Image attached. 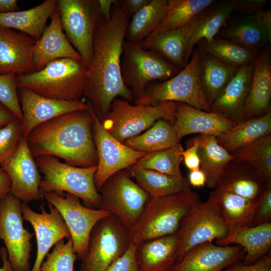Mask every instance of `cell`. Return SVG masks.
Here are the masks:
<instances>
[{"label":"cell","mask_w":271,"mask_h":271,"mask_svg":"<svg viewBox=\"0 0 271 271\" xmlns=\"http://www.w3.org/2000/svg\"><path fill=\"white\" fill-rule=\"evenodd\" d=\"M131 17L122 2L117 1L110 20L102 18L94 33L83 97L100 121L115 98L134 103L133 94L123 84L120 73L122 46Z\"/></svg>","instance_id":"6da1fadb"},{"label":"cell","mask_w":271,"mask_h":271,"mask_svg":"<svg viewBox=\"0 0 271 271\" xmlns=\"http://www.w3.org/2000/svg\"><path fill=\"white\" fill-rule=\"evenodd\" d=\"M92 122L88 109L68 112L40 124L26 138L32 156H52L78 167L97 166Z\"/></svg>","instance_id":"7a4b0ae2"},{"label":"cell","mask_w":271,"mask_h":271,"mask_svg":"<svg viewBox=\"0 0 271 271\" xmlns=\"http://www.w3.org/2000/svg\"><path fill=\"white\" fill-rule=\"evenodd\" d=\"M88 68L81 60L62 58L52 61L42 69L16 75L17 88H25L42 96L62 100L83 98Z\"/></svg>","instance_id":"3957f363"},{"label":"cell","mask_w":271,"mask_h":271,"mask_svg":"<svg viewBox=\"0 0 271 271\" xmlns=\"http://www.w3.org/2000/svg\"><path fill=\"white\" fill-rule=\"evenodd\" d=\"M200 201L199 194L191 189L150 199L129 230L131 241L139 244L176 233L183 219Z\"/></svg>","instance_id":"277c9868"},{"label":"cell","mask_w":271,"mask_h":271,"mask_svg":"<svg viewBox=\"0 0 271 271\" xmlns=\"http://www.w3.org/2000/svg\"><path fill=\"white\" fill-rule=\"evenodd\" d=\"M176 108V102L173 101L155 105L132 104L117 98L112 101L101 122L112 136L124 144L127 139L150 128L160 119L173 124Z\"/></svg>","instance_id":"5b68a950"},{"label":"cell","mask_w":271,"mask_h":271,"mask_svg":"<svg viewBox=\"0 0 271 271\" xmlns=\"http://www.w3.org/2000/svg\"><path fill=\"white\" fill-rule=\"evenodd\" d=\"M35 160L39 171L43 175L39 186L42 194L51 192L62 194L65 192L99 208L100 196L94 180L97 166H73L52 156H40Z\"/></svg>","instance_id":"8992f818"},{"label":"cell","mask_w":271,"mask_h":271,"mask_svg":"<svg viewBox=\"0 0 271 271\" xmlns=\"http://www.w3.org/2000/svg\"><path fill=\"white\" fill-rule=\"evenodd\" d=\"M200 58L199 50L193 51L188 63L177 74L162 82L149 86L134 104L155 105L163 101H173L211 111L200 82Z\"/></svg>","instance_id":"52a82bcc"},{"label":"cell","mask_w":271,"mask_h":271,"mask_svg":"<svg viewBox=\"0 0 271 271\" xmlns=\"http://www.w3.org/2000/svg\"><path fill=\"white\" fill-rule=\"evenodd\" d=\"M181 69L158 54L124 40L120 61L121 79L132 92L134 102L151 82L165 81Z\"/></svg>","instance_id":"ba28073f"},{"label":"cell","mask_w":271,"mask_h":271,"mask_svg":"<svg viewBox=\"0 0 271 271\" xmlns=\"http://www.w3.org/2000/svg\"><path fill=\"white\" fill-rule=\"evenodd\" d=\"M98 209L115 216L129 230L139 219L150 195L133 181L127 169L108 178L98 190Z\"/></svg>","instance_id":"9c48e42d"},{"label":"cell","mask_w":271,"mask_h":271,"mask_svg":"<svg viewBox=\"0 0 271 271\" xmlns=\"http://www.w3.org/2000/svg\"><path fill=\"white\" fill-rule=\"evenodd\" d=\"M57 4L65 34L88 68L94 33L103 18L97 0H58Z\"/></svg>","instance_id":"30bf717a"},{"label":"cell","mask_w":271,"mask_h":271,"mask_svg":"<svg viewBox=\"0 0 271 271\" xmlns=\"http://www.w3.org/2000/svg\"><path fill=\"white\" fill-rule=\"evenodd\" d=\"M131 239L129 230L114 216L100 220L92 228L88 251L81 259L80 271H105L127 250Z\"/></svg>","instance_id":"8fae6325"},{"label":"cell","mask_w":271,"mask_h":271,"mask_svg":"<svg viewBox=\"0 0 271 271\" xmlns=\"http://www.w3.org/2000/svg\"><path fill=\"white\" fill-rule=\"evenodd\" d=\"M21 201L11 192L0 199V239L14 271H31L30 259L34 234L25 229Z\"/></svg>","instance_id":"7c38bea8"},{"label":"cell","mask_w":271,"mask_h":271,"mask_svg":"<svg viewBox=\"0 0 271 271\" xmlns=\"http://www.w3.org/2000/svg\"><path fill=\"white\" fill-rule=\"evenodd\" d=\"M62 194L51 192L43 193L42 196L61 214L69 231L73 249L81 260L88 251L92 228L100 220L111 214L100 209L83 206L80 199L73 194Z\"/></svg>","instance_id":"4fadbf2b"},{"label":"cell","mask_w":271,"mask_h":271,"mask_svg":"<svg viewBox=\"0 0 271 271\" xmlns=\"http://www.w3.org/2000/svg\"><path fill=\"white\" fill-rule=\"evenodd\" d=\"M177 233L179 246L176 264L195 247L214 239H223L228 235L226 225L208 199L197 204L183 219Z\"/></svg>","instance_id":"5bb4252c"},{"label":"cell","mask_w":271,"mask_h":271,"mask_svg":"<svg viewBox=\"0 0 271 271\" xmlns=\"http://www.w3.org/2000/svg\"><path fill=\"white\" fill-rule=\"evenodd\" d=\"M88 106L93 119V137L98 159L94 180L98 191L111 176L130 167L148 153L134 150L115 139L103 127L90 105Z\"/></svg>","instance_id":"9a60e30c"},{"label":"cell","mask_w":271,"mask_h":271,"mask_svg":"<svg viewBox=\"0 0 271 271\" xmlns=\"http://www.w3.org/2000/svg\"><path fill=\"white\" fill-rule=\"evenodd\" d=\"M1 167L11 180V192L20 201L28 203L43 197L39 188L42 176L26 138L21 137L15 153Z\"/></svg>","instance_id":"2e32d148"},{"label":"cell","mask_w":271,"mask_h":271,"mask_svg":"<svg viewBox=\"0 0 271 271\" xmlns=\"http://www.w3.org/2000/svg\"><path fill=\"white\" fill-rule=\"evenodd\" d=\"M21 205L23 218L32 226L36 237L37 255L31 271H40L50 248L60 240L69 239L70 234L61 214L51 204L48 203L49 212L41 204V213L33 211L27 202H22Z\"/></svg>","instance_id":"e0dca14e"},{"label":"cell","mask_w":271,"mask_h":271,"mask_svg":"<svg viewBox=\"0 0 271 271\" xmlns=\"http://www.w3.org/2000/svg\"><path fill=\"white\" fill-rule=\"evenodd\" d=\"M22 114V136L26 138L40 124L62 114L88 109L84 101H68L48 98L25 88H18Z\"/></svg>","instance_id":"ac0fdd59"},{"label":"cell","mask_w":271,"mask_h":271,"mask_svg":"<svg viewBox=\"0 0 271 271\" xmlns=\"http://www.w3.org/2000/svg\"><path fill=\"white\" fill-rule=\"evenodd\" d=\"M244 255V249L239 245L221 246L207 242L192 249L170 271H221L241 261Z\"/></svg>","instance_id":"d6986e66"},{"label":"cell","mask_w":271,"mask_h":271,"mask_svg":"<svg viewBox=\"0 0 271 271\" xmlns=\"http://www.w3.org/2000/svg\"><path fill=\"white\" fill-rule=\"evenodd\" d=\"M36 42L25 33L0 26V75L35 72L33 52Z\"/></svg>","instance_id":"ffe728a7"},{"label":"cell","mask_w":271,"mask_h":271,"mask_svg":"<svg viewBox=\"0 0 271 271\" xmlns=\"http://www.w3.org/2000/svg\"><path fill=\"white\" fill-rule=\"evenodd\" d=\"M271 51L270 45L260 52L253 63L249 92L239 121L265 115L270 109Z\"/></svg>","instance_id":"44dd1931"},{"label":"cell","mask_w":271,"mask_h":271,"mask_svg":"<svg viewBox=\"0 0 271 271\" xmlns=\"http://www.w3.org/2000/svg\"><path fill=\"white\" fill-rule=\"evenodd\" d=\"M173 126L179 141L192 133L217 137L236 123L212 111L200 110L186 103L176 102Z\"/></svg>","instance_id":"7402d4cb"},{"label":"cell","mask_w":271,"mask_h":271,"mask_svg":"<svg viewBox=\"0 0 271 271\" xmlns=\"http://www.w3.org/2000/svg\"><path fill=\"white\" fill-rule=\"evenodd\" d=\"M51 22L46 27L33 52L35 71L42 69L50 62L62 58L81 60L80 54L67 38L60 22L57 7L51 16Z\"/></svg>","instance_id":"603a6c76"},{"label":"cell","mask_w":271,"mask_h":271,"mask_svg":"<svg viewBox=\"0 0 271 271\" xmlns=\"http://www.w3.org/2000/svg\"><path fill=\"white\" fill-rule=\"evenodd\" d=\"M208 199L227 228L228 235L223 239L243 228L250 227L257 201L244 198L217 186L209 193Z\"/></svg>","instance_id":"cb8c5ba5"},{"label":"cell","mask_w":271,"mask_h":271,"mask_svg":"<svg viewBox=\"0 0 271 271\" xmlns=\"http://www.w3.org/2000/svg\"><path fill=\"white\" fill-rule=\"evenodd\" d=\"M271 183L266 182L251 166L234 159L226 166L217 186L244 198L257 201Z\"/></svg>","instance_id":"d4e9b609"},{"label":"cell","mask_w":271,"mask_h":271,"mask_svg":"<svg viewBox=\"0 0 271 271\" xmlns=\"http://www.w3.org/2000/svg\"><path fill=\"white\" fill-rule=\"evenodd\" d=\"M203 12L184 26L149 36L137 45L182 69L186 66L185 51L187 39L201 20Z\"/></svg>","instance_id":"484cf974"},{"label":"cell","mask_w":271,"mask_h":271,"mask_svg":"<svg viewBox=\"0 0 271 271\" xmlns=\"http://www.w3.org/2000/svg\"><path fill=\"white\" fill-rule=\"evenodd\" d=\"M179 236L174 234L138 244L136 258L138 271H170L176 263Z\"/></svg>","instance_id":"4316f807"},{"label":"cell","mask_w":271,"mask_h":271,"mask_svg":"<svg viewBox=\"0 0 271 271\" xmlns=\"http://www.w3.org/2000/svg\"><path fill=\"white\" fill-rule=\"evenodd\" d=\"M253 63L238 68L212 104L211 111L236 123L239 122L250 88Z\"/></svg>","instance_id":"83f0119b"},{"label":"cell","mask_w":271,"mask_h":271,"mask_svg":"<svg viewBox=\"0 0 271 271\" xmlns=\"http://www.w3.org/2000/svg\"><path fill=\"white\" fill-rule=\"evenodd\" d=\"M233 10L228 1L214 2L203 13L202 18L190 34L185 47V62L188 63L194 47L200 42L215 38L231 17Z\"/></svg>","instance_id":"f1b7e54d"},{"label":"cell","mask_w":271,"mask_h":271,"mask_svg":"<svg viewBox=\"0 0 271 271\" xmlns=\"http://www.w3.org/2000/svg\"><path fill=\"white\" fill-rule=\"evenodd\" d=\"M215 244L221 246L234 244L242 246L245 250L243 263H253L270 253L271 222L243 228L228 238L216 240Z\"/></svg>","instance_id":"f546056e"},{"label":"cell","mask_w":271,"mask_h":271,"mask_svg":"<svg viewBox=\"0 0 271 271\" xmlns=\"http://www.w3.org/2000/svg\"><path fill=\"white\" fill-rule=\"evenodd\" d=\"M57 1L46 0L29 10L0 14V26L21 32L37 41L57 7Z\"/></svg>","instance_id":"4dcf8cb0"},{"label":"cell","mask_w":271,"mask_h":271,"mask_svg":"<svg viewBox=\"0 0 271 271\" xmlns=\"http://www.w3.org/2000/svg\"><path fill=\"white\" fill-rule=\"evenodd\" d=\"M269 134H271L270 109L262 116L237 122L216 138L218 144L231 153Z\"/></svg>","instance_id":"1f68e13d"},{"label":"cell","mask_w":271,"mask_h":271,"mask_svg":"<svg viewBox=\"0 0 271 271\" xmlns=\"http://www.w3.org/2000/svg\"><path fill=\"white\" fill-rule=\"evenodd\" d=\"M260 12L240 17L229 24L226 23L217 37L232 41L248 48L261 51L269 44L261 23Z\"/></svg>","instance_id":"d6a6232c"},{"label":"cell","mask_w":271,"mask_h":271,"mask_svg":"<svg viewBox=\"0 0 271 271\" xmlns=\"http://www.w3.org/2000/svg\"><path fill=\"white\" fill-rule=\"evenodd\" d=\"M194 138L198 145L200 169L206 175L207 186L213 189L233 157L218 144L214 136L199 134Z\"/></svg>","instance_id":"836d02e7"},{"label":"cell","mask_w":271,"mask_h":271,"mask_svg":"<svg viewBox=\"0 0 271 271\" xmlns=\"http://www.w3.org/2000/svg\"><path fill=\"white\" fill-rule=\"evenodd\" d=\"M200 53V82L206 99L211 107L239 67L225 63L210 54Z\"/></svg>","instance_id":"e575fe53"},{"label":"cell","mask_w":271,"mask_h":271,"mask_svg":"<svg viewBox=\"0 0 271 271\" xmlns=\"http://www.w3.org/2000/svg\"><path fill=\"white\" fill-rule=\"evenodd\" d=\"M127 169L131 178L148 193L151 199L191 189L188 180L184 176L176 177L151 170L131 167Z\"/></svg>","instance_id":"d590c367"},{"label":"cell","mask_w":271,"mask_h":271,"mask_svg":"<svg viewBox=\"0 0 271 271\" xmlns=\"http://www.w3.org/2000/svg\"><path fill=\"white\" fill-rule=\"evenodd\" d=\"M214 2L213 0H167L162 20L149 36L184 26Z\"/></svg>","instance_id":"8d00e7d4"},{"label":"cell","mask_w":271,"mask_h":271,"mask_svg":"<svg viewBox=\"0 0 271 271\" xmlns=\"http://www.w3.org/2000/svg\"><path fill=\"white\" fill-rule=\"evenodd\" d=\"M167 3V0H150L132 15L126 30L125 41L138 44L148 38L161 22Z\"/></svg>","instance_id":"74e56055"},{"label":"cell","mask_w":271,"mask_h":271,"mask_svg":"<svg viewBox=\"0 0 271 271\" xmlns=\"http://www.w3.org/2000/svg\"><path fill=\"white\" fill-rule=\"evenodd\" d=\"M197 45L200 52L237 67L253 63L261 51L217 36L209 42L201 41Z\"/></svg>","instance_id":"f35d334b"},{"label":"cell","mask_w":271,"mask_h":271,"mask_svg":"<svg viewBox=\"0 0 271 271\" xmlns=\"http://www.w3.org/2000/svg\"><path fill=\"white\" fill-rule=\"evenodd\" d=\"M180 141L173 124L160 119L144 133L127 139L124 144L134 150L149 153L171 148Z\"/></svg>","instance_id":"ab89813d"},{"label":"cell","mask_w":271,"mask_h":271,"mask_svg":"<svg viewBox=\"0 0 271 271\" xmlns=\"http://www.w3.org/2000/svg\"><path fill=\"white\" fill-rule=\"evenodd\" d=\"M230 154L233 159L247 163L271 183V134Z\"/></svg>","instance_id":"60d3db41"},{"label":"cell","mask_w":271,"mask_h":271,"mask_svg":"<svg viewBox=\"0 0 271 271\" xmlns=\"http://www.w3.org/2000/svg\"><path fill=\"white\" fill-rule=\"evenodd\" d=\"M184 151L181 143L171 148L149 153L131 166L155 171L176 177H183L180 169Z\"/></svg>","instance_id":"b9f144b4"},{"label":"cell","mask_w":271,"mask_h":271,"mask_svg":"<svg viewBox=\"0 0 271 271\" xmlns=\"http://www.w3.org/2000/svg\"><path fill=\"white\" fill-rule=\"evenodd\" d=\"M77 258L71 238L66 243L62 239L55 244L52 252L47 254L40 271H74Z\"/></svg>","instance_id":"7bdbcfd3"},{"label":"cell","mask_w":271,"mask_h":271,"mask_svg":"<svg viewBox=\"0 0 271 271\" xmlns=\"http://www.w3.org/2000/svg\"><path fill=\"white\" fill-rule=\"evenodd\" d=\"M22 136V120L18 117L0 128V167L15 153Z\"/></svg>","instance_id":"ee69618b"},{"label":"cell","mask_w":271,"mask_h":271,"mask_svg":"<svg viewBox=\"0 0 271 271\" xmlns=\"http://www.w3.org/2000/svg\"><path fill=\"white\" fill-rule=\"evenodd\" d=\"M16 78V75L13 73L0 75V101L22 120L23 114L18 98Z\"/></svg>","instance_id":"f6af8a7d"},{"label":"cell","mask_w":271,"mask_h":271,"mask_svg":"<svg viewBox=\"0 0 271 271\" xmlns=\"http://www.w3.org/2000/svg\"><path fill=\"white\" fill-rule=\"evenodd\" d=\"M271 183H269L257 200L250 227L270 222Z\"/></svg>","instance_id":"bcb514c9"},{"label":"cell","mask_w":271,"mask_h":271,"mask_svg":"<svg viewBox=\"0 0 271 271\" xmlns=\"http://www.w3.org/2000/svg\"><path fill=\"white\" fill-rule=\"evenodd\" d=\"M138 244L131 241L125 252L113 261L105 271H138L136 258Z\"/></svg>","instance_id":"7dc6e473"},{"label":"cell","mask_w":271,"mask_h":271,"mask_svg":"<svg viewBox=\"0 0 271 271\" xmlns=\"http://www.w3.org/2000/svg\"><path fill=\"white\" fill-rule=\"evenodd\" d=\"M221 271H271L270 253L253 263L244 264L240 261L227 266Z\"/></svg>","instance_id":"c3c4849f"},{"label":"cell","mask_w":271,"mask_h":271,"mask_svg":"<svg viewBox=\"0 0 271 271\" xmlns=\"http://www.w3.org/2000/svg\"><path fill=\"white\" fill-rule=\"evenodd\" d=\"M188 144L189 146L182 152L183 161L190 171L198 170L200 165L198 154V142L194 137Z\"/></svg>","instance_id":"681fc988"},{"label":"cell","mask_w":271,"mask_h":271,"mask_svg":"<svg viewBox=\"0 0 271 271\" xmlns=\"http://www.w3.org/2000/svg\"><path fill=\"white\" fill-rule=\"evenodd\" d=\"M233 11L237 10L249 13L250 15L257 14L261 11V8L265 5L264 0L228 1Z\"/></svg>","instance_id":"f907efd6"},{"label":"cell","mask_w":271,"mask_h":271,"mask_svg":"<svg viewBox=\"0 0 271 271\" xmlns=\"http://www.w3.org/2000/svg\"><path fill=\"white\" fill-rule=\"evenodd\" d=\"M190 185L200 187L206 184V177L204 172L200 169L190 171L188 180Z\"/></svg>","instance_id":"816d5d0a"},{"label":"cell","mask_w":271,"mask_h":271,"mask_svg":"<svg viewBox=\"0 0 271 271\" xmlns=\"http://www.w3.org/2000/svg\"><path fill=\"white\" fill-rule=\"evenodd\" d=\"M18 117L5 104L0 101V128Z\"/></svg>","instance_id":"f5cc1de1"},{"label":"cell","mask_w":271,"mask_h":271,"mask_svg":"<svg viewBox=\"0 0 271 271\" xmlns=\"http://www.w3.org/2000/svg\"><path fill=\"white\" fill-rule=\"evenodd\" d=\"M150 0H124L121 1L123 4L127 9L128 12L132 16L137 13L145 6H146Z\"/></svg>","instance_id":"db71d44e"},{"label":"cell","mask_w":271,"mask_h":271,"mask_svg":"<svg viewBox=\"0 0 271 271\" xmlns=\"http://www.w3.org/2000/svg\"><path fill=\"white\" fill-rule=\"evenodd\" d=\"M117 1L97 0L99 9L103 18L107 21L110 19L112 7Z\"/></svg>","instance_id":"11a10c76"},{"label":"cell","mask_w":271,"mask_h":271,"mask_svg":"<svg viewBox=\"0 0 271 271\" xmlns=\"http://www.w3.org/2000/svg\"><path fill=\"white\" fill-rule=\"evenodd\" d=\"M11 182L9 177L0 167V199L11 192Z\"/></svg>","instance_id":"9f6ffc18"},{"label":"cell","mask_w":271,"mask_h":271,"mask_svg":"<svg viewBox=\"0 0 271 271\" xmlns=\"http://www.w3.org/2000/svg\"><path fill=\"white\" fill-rule=\"evenodd\" d=\"M260 16L262 26L265 31L268 42L270 45L271 42V11L268 9L266 11H261Z\"/></svg>","instance_id":"6f0895ef"},{"label":"cell","mask_w":271,"mask_h":271,"mask_svg":"<svg viewBox=\"0 0 271 271\" xmlns=\"http://www.w3.org/2000/svg\"><path fill=\"white\" fill-rule=\"evenodd\" d=\"M20 11L16 0H0V14H7Z\"/></svg>","instance_id":"680465c9"},{"label":"cell","mask_w":271,"mask_h":271,"mask_svg":"<svg viewBox=\"0 0 271 271\" xmlns=\"http://www.w3.org/2000/svg\"><path fill=\"white\" fill-rule=\"evenodd\" d=\"M0 256L3 261V266L0 271H14L8 259L7 249L5 246L0 248Z\"/></svg>","instance_id":"91938a15"}]
</instances>
